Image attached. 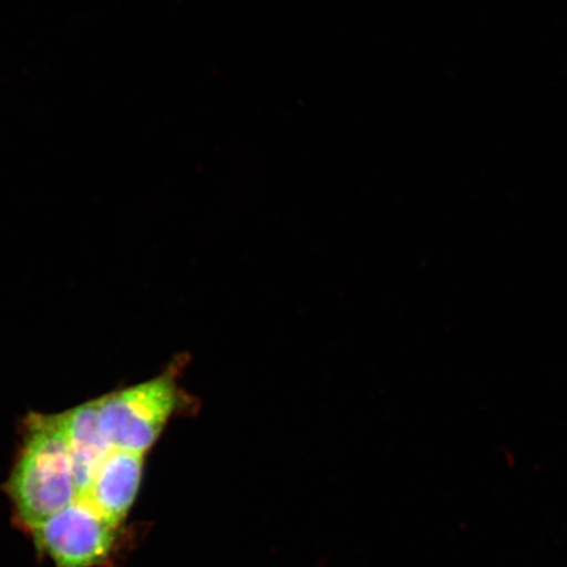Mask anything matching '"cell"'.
I'll return each instance as SVG.
<instances>
[{
  "instance_id": "obj_1",
  "label": "cell",
  "mask_w": 567,
  "mask_h": 567,
  "mask_svg": "<svg viewBox=\"0 0 567 567\" xmlns=\"http://www.w3.org/2000/svg\"><path fill=\"white\" fill-rule=\"evenodd\" d=\"M4 488L13 513L27 529L78 499L62 413H31L25 417L16 463Z\"/></svg>"
},
{
  "instance_id": "obj_5",
  "label": "cell",
  "mask_w": 567,
  "mask_h": 567,
  "mask_svg": "<svg viewBox=\"0 0 567 567\" xmlns=\"http://www.w3.org/2000/svg\"><path fill=\"white\" fill-rule=\"evenodd\" d=\"M78 498L94 481L106 457L113 451L99 427L95 401L82 403L62 413Z\"/></svg>"
},
{
  "instance_id": "obj_3",
  "label": "cell",
  "mask_w": 567,
  "mask_h": 567,
  "mask_svg": "<svg viewBox=\"0 0 567 567\" xmlns=\"http://www.w3.org/2000/svg\"><path fill=\"white\" fill-rule=\"evenodd\" d=\"M117 528L87 501L78 498L28 530L35 548L51 559L54 567H97L112 557Z\"/></svg>"
},
{
  "instance_id": "obj_2",
  "label": "cell",
  "mask_w": 567,
  "mask_h": 567,
  "mask_svg": "<svg viewBox=\"0 0 567 567\" xmlns=\"http://www.w3.org/2000/svg\"><path fill=\"white\" fill-rule=\"evenodd\" d=\"M187 360L177 357L155 378L94 400L99 427L112 450L145 455L169 421L188 409L193 400L181 385Z\"/></svg>"
},
{
  "instance_id": "obj_4",
  "label": "cell",
  "mask_w": 567,
  "mask_h": 567,
  "mask_svg": "<svg viewBox=\"0 0 567 567\" xmlns=\"http://www.w3.org/2000/svg\"><path fill=\"white\" fill-rule=\"evenodd\" d=\"M144 456L113 450L81 499L87 501L116 526H122L140 492Z\"/></svg>"
}]
</instances>
